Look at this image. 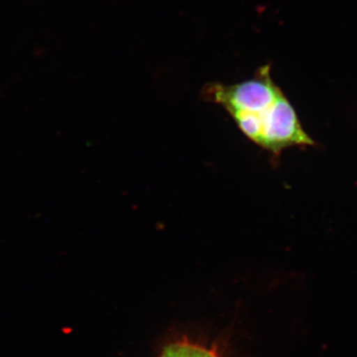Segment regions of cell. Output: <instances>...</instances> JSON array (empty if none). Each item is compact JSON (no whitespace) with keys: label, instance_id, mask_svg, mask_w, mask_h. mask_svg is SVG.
Returning <instances> with one entry per match:
<instances>
[{"label":"cell","instance_id":"1","mask_svg":"<svg viewBox=\"0 0 357 357\" xmlns=\"http://www.w3.org/2000/svg\"><path fill=\"white\" fill-rule=\"evenodd\" d=\"M203 96L222 107L241 132L273 158L288 148L316 145L292 103L272 79L269 66L239 83L206 84Z\"/></svg>","mask_w":357,"mask_h":357},{"label":"cell","instance_id":"2","mask_svg":"<svg viewBox=\"0 0 357 357\" xmlns=\"http://www.w3.org/2000/svg\"><path fill=\"white\" fill-rule=\"evenodd\" d=\"M160 357H218L213 351L190 342H178L168 345Z\"/></svg>","mask_w":357,"mask_h":357}]
</instances>
